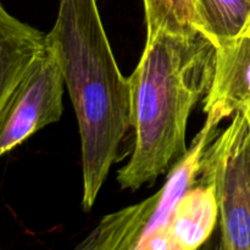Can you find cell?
I'll return each mask as SVG.
<instances>
[{
	"mask_svg": "<svg viewBox=\"0 0 250 250\" xmlns=\"http://www.w3.org/2000/svg\"><path fill=\"white\" fill-rule=\"evenodd\" d=\"M216 46L205 34L160 28L128 77L134 146L120 168L122 189H138L172 167L186 153V132L197 103L209 93Z\"/></svg>",
	"mask_w": 250,
	"mask_h": 250,
	"instance_id": "cell-1",
	"label": "cell"
},
{
	"mask_svg": "<svg viewBox=\"0 0 250 250\" xmlns=\"http://www.w3.org/2000/svg\"><path fill=\"white\" fill-rule=\"evenodd\" d=\"M45 38L58 54L82 146L84 210L97 200L131 127L128 77L120 71L97 0H60Z\"/></svg>",
	"mask_w": 250,
	"mask_h": 250,
	"instance_id": "cell-2",
	"label": "cell"
},
{
	"mask_svg": "<svg viewBox=\"0 0 250 250\" xmlns=\"http://www.w3.org/2000/svg\"><path fill=\"white\" fill-rule=\"evenodd\" d=\"M200 181L211 186L221 226V248L250 250V119L233 115L207 146Z\"/></svg>",
	"mask_w": 250,
	"mask_h": 250,
	"instance_id": "cell-3",
	"label": "cell"
},
{
	"mask_svg": "<svg viewBox=\"0 0 250 250\" xmlns=\"http://www.w3.org/2000/svg\"><path fill=\"white\" fill-rule=\"evenodd\" d=\"M220 122L207 117L205 126L187 153L171 167L165 185L148 199L103 217L82 241L81 250H137L156 227L163 225L171 210L189 188L198 183L204 151L216 137Z\"/></svg>",
	"mask_w": 250,
	"mask_h": 250,
	"instance_id": "cell-4",
	"label": "cell"
},
{
	"mask_svg": "<svg viewBox=\"0 0 250 250\" xmlns=\"http://www.w3.org/2000/svg\"><path fill=\"white\" fill-rule=\"evenodd\" d=\"M63 80L58 54L45 45L0 110V158L62 114Z\"/></svg>",
	"mask_w": 250,
	"mask_h": 250,
	"instance_id": "cell-5",
	"label": "cell"
},
{
	"mask_svg": "<svg viewBox=\"0 0 250 250\" xmlns=\"http://www.w3.org/2000/svg\"><path fill=\"white\" fill-rule=\"evenodd\" d=\"M219 205L211 186L203 181L178 199L166 221L142 241L137 250H193L211 236Z\"/></svg>",
	"mask_w": 250,
	"mask_h": 250,
	"instance_id": "cell-6",
	"label": "cell"
},
{
	"mask_svg": "<svg viewBox=\"0 0 250 250\" xmlns=\"http://www.w3.org/2000/svg\"><path fill=\"white\" fill-rule=\"evenodd\" d=\"M215 70L204 102L207 117L221 122L237 112L250 119V32L215 44Z\"/></svg>",
	"mask_w": 250,
	"mask_h": 250,
	"instance_id": "cell-7",
	"label": "cell"
},
{
	"mask_svg": "<svg viewBox=\"0 0 250 250\" xmlns=\"http://www.w3.org/2000/svg\"><path fill=\"white\" fill-rule=\"evenodd\" d=\"M45 45V34L20 21L0 1V92L14 90Z\"/></svg>",
	"mask_w": 250,
	"mask_h": 250,
	"instance_id": "cell-8",
	"label": "cell"
},
{
	"mask_svg": "<svg viewBox=\"0 0 250 250\" xmlns=\"http://www.w3.org/2000/svg\"><path fill=\"white\" fill-rule=\"evenodd\" d=\"M203 34L214 44L234 38L250 21V0H197Z\"/></svg>",
	"mask_w": 250,
	"mask_h": 250,
	"instance_id": "cell-9",
	"label": "cell"
},
{
	"mask_svg": "<svg viewBox=\"0 0 250 250\" xmlns=\"http://www.w3.org/2000/svg\"><path fill=\"white\" fill-rule=\"evenodd\" d=\"M146 36L160 28L175 33L202 32L197 0H143Z\"/></svg>",
	"mask_w": 250,
	"mask_h": 250,
	"instance_id": "cell-10",
	"label": "cell"
},
{
	"mask_svg": "<svg viewBox=\"0 0 250 250\" xmlns=\"http://www.w3.org/2000/svg\"><path fill=\"white\" fill-rule=\"evenodd\" d=\"M247 29H248V31L250 32V21H249V23H248V26H247Z\"/></svg>",
	"mask_w": 250,
	"mask_h": 250,
	"instance_id": "cell-11",
	"label": "cell"
}]
</instances>
